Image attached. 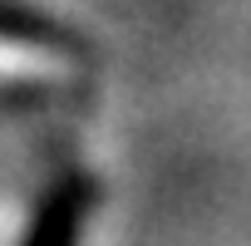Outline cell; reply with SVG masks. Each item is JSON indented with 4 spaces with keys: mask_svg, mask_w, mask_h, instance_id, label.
Instances as JSON below:
<instances>
[{
    "mask_svg": "<svg viewBox=\"0 0 251 246\" xmlns=\"http://www.w3.org/2000/svg\"><path fill=\"white\" fill-rule=\"evenodd\" d=\"M89 207H94V177L89 172H64L40 197L20 246H74L84 221H89Z\"/></svg>",
    "mask_w": 251,
    "mask_h": 246,
    "instance_id": "1",
    "label": "cell"
}]
</instances>
